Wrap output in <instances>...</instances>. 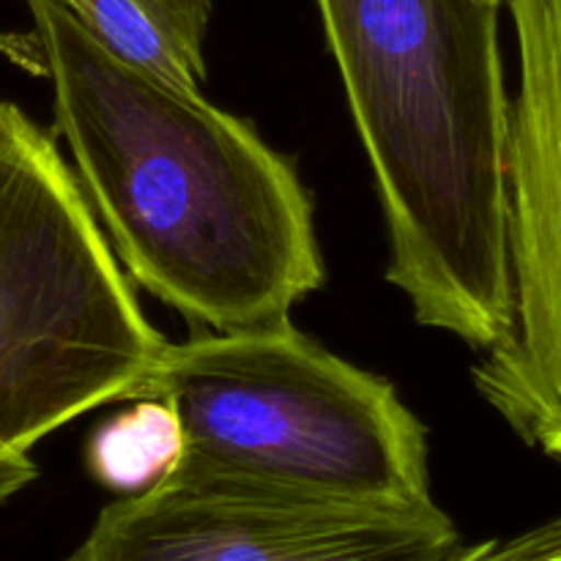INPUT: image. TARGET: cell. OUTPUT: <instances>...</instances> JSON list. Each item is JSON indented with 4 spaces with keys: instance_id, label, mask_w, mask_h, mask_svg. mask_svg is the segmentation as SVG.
<instances>
[{
    "instance_id": "277c9868",
    "label": "cell",
    "mask_w": 561,
    "mask_h": 561,
    "mask_svg": "<svg viewBox=\"0 0 561 561\" xmlns=\"http://www.w3.org/2000/svg\"><path fill=\"white\" fill-rule=\"evenodd\" d=\"M164 345L53 135L0 102V463L131 403Z\"/></svg>"
},
{
    "instance_id": "30bf717a",
    "label": "cell",
    "mask_w": 561,
    "mask_h": 561,
    "mask_svg": "<svg viewBox=\"0 0 561 561\" xmlns=\"http://www.w3.org/2000/svg\"><path fill=\"white\" fill-rule=\"evenodd\" d=\"M36 477H38L36 466L0 463V504H5L9 499H14L16 493L25 491Z\"/></svg>"
},
{
    "instance_id": "3957f363",
    "label": "cell",
    "mask_w": 561,
    "mask_h": 561,
    "mask_svg": "<svg viewBox=\"0 0 561 561\" xmlns=\"http://www.w3.org/2000/svg\"><path fill=\"white\" fill-rule=\"evenodd\" d=\"M175 411L168 477L318 502L433 510L427 436L394 387L290 327L168 343L135 400Z\"/></svg>"
},
{
    "instance_id": "52a82bcc",
    "label": "cell",
    "mask_w": 561,
    "mask_h": 561,
    "mask_svg": "<svg viewBox=\"0 0 561 561\" xmlns=\"http://www.w3.org/2000/svg\"><path fill=\"white\" fill-rule=\"evenodd\" d=\"M69 14L124 64L201 91L211 0H60Z\"/></svg>"
},
{
    "instance_id": "7a4b0ae2",
    "label": "cell",
    "mask_w": 561,
    "mask_h": 561,
    "mask_svg": "<svg viewBox=\"0 0 561 561\" xmlns=\"http://www.w3.org/2000/svg\"><path fill=\"white\" fill-rule=\"evenodd\" d=\"M416 323L491 351L513 329L510 104L488 0H316Z\"/></svg>"
},
{
    "instance_id": "8992f818",
    "label": "cell",
    "mask_w": 561,
    "mask_h": 561,
    "mask_svg": "<svg viewBox=\"0 0 561 561\" xmlns=\"http://www.w3.org/2000/svg\"><path fill=\"white\" fill-rule=\"evenodd\" d=\"M442 507L381 510L162 477L93 520L66 561H455Z\"/></svg>"
},
{
    "instance_id": "5b68a950",
    "label": "cell",
    "mask_w": 561,
    "mask_h": 561,
    "mask_svg": "<svg viewBox=\"0 0 561 561\" xmlns=\"http://www.w3.org/2000/svg\"><path fill=\"white\" fill-rule=\"evenodd\" d=\"M507 5L520 64L507 146L515 312L474 383L529 447L561 463V0Z\"/></svg>"
},
{
    "instance_id": "8fae6325",
    "label": "cell",
    "mask_w": 561,
    "mask_h": 561,
    "mask_svg": "<svg viewBox=\"0 0 561 561\" xmlns=\"http://www.w3.org/2000/svg\"><path fill=\"white\" fill-rule=\"evenodd\" d=\"M488 3H496V5H507L510 0H488Z\"/></svg>"
},
{
    "instance_id": "6da1fadb",
    "label": "cell",
    "mask_w": 561,
    "mask_h": 561,
    "mask_svg": "<svg viewBox=\"0 0 561 561\" xmlns=\"http://www.w3.org/2000/svg\"><path fill=\"white\" fill-rule=\"evenodd\" d=\"M0 53L53 85L55 129L131 279L211 332L290 321L327 279L299 173L247 121L110 55L60 0Z\"/></svg>"
},
{
    "instance_id": "ba28073f",
    "label": "cell",
    "mask_w": 561,
    "mask_h": 561,
    "mask_svg": "<svg viewBox=\"0 0 561 561\" xmlns=\"http://www.w3.org/2000/svg\"><path fill=\"white\" fill-rule=\"evenodd\" d=\"M184 449L175 411L159 398L131 400L88 442V471L118 493H140L173 471Z\"/></svg>"
},
{
    "instance_id": "9c48e42d",
    "label": "cell",
    "mask_w": 561,
    "mask_h": 561,
    "mask_svg": "<svg viewBox=\"0 0 561 561\" xmlns=\"http://www.w3.org/2000/svg\"><path fill=\"white\" fill-rule=\"evenodd\" d=\"M455 561H561V513L504 540L463 546Z\"/></svg>"
}]
</instances>
